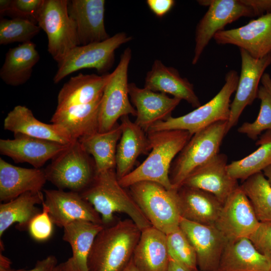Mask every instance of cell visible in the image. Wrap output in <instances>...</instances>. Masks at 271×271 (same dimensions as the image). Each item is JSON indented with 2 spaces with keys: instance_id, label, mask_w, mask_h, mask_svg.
Instances as JSON below:
<instances>
[{
  "instance_id": "cell-7",
  "label": "cell",
  "mask_w": 271,
  "mask_h": 271,
  "mask_svg": "<svg viewBox=\"0 0 271 271\" xmlns=\"http://www.w3.org/2000/svg\"><path fill=\"white\" fill-rule=\"evenodd\" d=\"M47 180L58 189L81 193L96 173L95 162L78 140L69 144L44 169Z\"/></svg>"
},
{
  "instance_id": "cell-32",
  "label": "cell",
  "mask_w": 271,
  "mask_h": 271,
  "mask_svg": "<svg viewBox=\"0 0 271 271\" xmlns=\"http://www.w3.org/2000/svg\"><path fill=\"white\" fill-rule=\"evenodd\" d=\"M121 133V126L117 123L108 131H97L78 140L86 152L92 156L96 173L115 169L116 148Z\"/></svg>"
},
{
  "instance_id": "cell-48",
  "label": "cell",
  "mask_w": 271,
  "mask_h": 271,
  "mask_svg": "<svg viewBox=\"0 0 271 271\" xmlns=\"http://www.w3.org/2000/svg\"><path fill=\"white\" fill-rule=\"evenodd\" d=\"M12 0L0 1V12L1 14L8 12L11 8Z\"/></svg>"
},
{
  "instance_id": "cell-17",
  "label": "cell",
  "mask_w": 271,
  "mask_h": 271,
  "mask_svg": "<svg viewBox=\"0 0 271 271\" xmlns=\"http://www.w3.org/2000/svg\"><path fill=\"white\" fill-rule=\"evenodd\" d=\"M227 165V156L219 153L191 172L182 186L210 193L223 204L228 197L239 187L238 180L229 174Z\"/></svg>"
},
{
  "instance_id": "cell-20",
  "label": "cell",
  "mask_w": 271,
  "mask_h": 271,
  "mask_svg": "<svg viewBox=\"0 0 271 271\" xmlns=\"http://www.w3.org/2000/svg\"><path fill=\"white\" fill-rule=\"evenodd\" d=\"M128 93L137 112L134 122L146 132L155 123L171 116L181 101L164 93L140 88L134 83L128 84Z\"/></svg>"
},
{
  "instance_id": "cell-15",
  "label": "cell",
  "mask_w": 271,
  "mask_h": 271,
  "mask_svg": "<svg viewBox=\"0 0 271 271\" xmlns=\"http://www.w3.org/2000/svg\"><path fill=\"white\" fill-rule=\"evenodd\" d=\"M180 228L193 245L200 271L218 269L223 251L228 242L214 225H203L181 218Z\"/></svg>"
},
{
  "instance_id": "cell-22",
  "label": "cell",
  "mask_w": 271,
  "mask_h": 271,
  "mask_svg": "<svg viewBox=\"0 0 271 271\" xmlns=\"http://www.w3.org/2000/svg\"><path fill=\"white\" fill-rule=\"evenodd\" d=\"M144 87L172 95L173 97L186 101L193 107L201 105L193 85L186 78L182 77L176 69L166 66L160 60H155L147 72Z\"/></svg>"
},
{
  "instance_id": "cell-52",
  "label": "cell",
  "mask_w": 271,
  "mask_h": 271,
  "mask_svg": "<svg viewBox=\"0 0 271 271\" xmlns=\"http://www.w3.org/2000/svg\"><path fill=\"white\" fill-rule=\"evenodd\" d=\"M23 268L21 269H12L10 267H0V271H23Z\"/></svg>"
},
{
  "instance_id": "cell-11",
  "label": "cell",
  "mask_w": 271,
  "mask_h": 271,
  "mask_svg": "<svg viewBox=\"0 0 271 271\" xmlns=\"http://www.w3.org/2000/svg\"><path fill=\"white\" fill-rule=\"evenodd\" d=\"M208 9L197 25L195 30V48L192 64L195 65L209 44L218 32L226 25L241 17H255L251 8L242 0L198 1Z\"/></svg>"
},
{
  "instance_id": "cell-12",
  "label": "cell",
  "mask_w": 271,
  "mask_h": 271,
  "mask_svg": "<svg viewBox=\"0 0 271 271\" xmlns=\"http://www.w3.org/2000/svg\"><path fill=\"white\" fill-rule=\"evenodd\" d=\"M259 224L248 198L239 186L223 203L214 225L231 241L249 238Z\"/></svg>"
},
{
  "instance_id": "cell-43",
  "label": "cell",
  "mask_w": 271,
  "mask_h": 271,
  "mask_svg": "<svg viewBox=\"0 0 271 271\" xmlns=\"http://www.w3.org/2000/svg\"><path fill=\"white\" fill-rule=\"evenodd\" d=\"M253 10L255 16L271 13V0H242Z\"/></svg>"
},
{
  "instance_id": "cell-53",
  "label": "cell",
  "mask_w": 271,
  "mask_h": 271,
  "mask_svg": "<svg viewBox=\"0 0 271 271\" xmlns=\"http://www.w3.org/2000/svg\"><path fill=\"white\" fill-rule=\"evenodd\" d=\"M195 271H200V270L199 269H198L197 270H196Z\"/></svg>"
},
{
  "instance_id": "cell-55",
  "label": "cell",
  "mask_w": 271,
  "mask_h": 271,
  "mask_svg": "<svg viewBox=\"0 0 271 271\" xmlns=\"http://www.w3.org/2000/svg\"><path fill=\"white\" fill-rule=\"evenodd\" d=\"M270 271H271V268H270Z\"/></svg>"
},
{
  "instance_id": "cell-38",
  "label": "cell",
  "mask_w": 271,
  "mask_h": 271,
  "mask_svg": "<svg viewBox=\"0 0 271 271\" xmlns=\"http://www.w3.org/2000/svg\"><path fill=\"white\" fill-rule=\"evenodd\" d=\"M257 98L260 101L256 119L252 122H244L237 129L252 140H256L263 131H271V94L262 85L259 86Z\"/></svg>"
},
{
  "instance_id": "cell-2",
  "label": "cell",
  "mask_w": 271,
  "mask_h": 271,
  "mask_svg": "<svg viewBox=\"0 0 271 271\" xmlns=\"http://www.w3.org/2000/svg\"><path fill=\"white\" fill-rule=\"evenodd\" d=\"M80 194L98 213L105 226L110 225L117 212L127 215L141 230L152 226L129 192L119 184L115 169L96 173Z\"/></svg>"
},
{
  "instance_id": "cell-8",
  "label": "cell",
  "mask_w": 271,
  "mask_h": 271,
  "mask_svg": "<svg viewBox=\"0 0 271 271\" xmlns=\"http://www.w3.org/2000/svg\"><path fill=\"white\" fill-rule=\"evenodd\" d=\"M67 0H44L35 22L46 34L48 51L57 63L80 46L75 23L68 12Z\"/></svg>"
},
{
  "instance_id": "cell-29",
  "label": "cell",
  "mask_w": 271,
  "mask_h": 271,
  "mask_svg": "<svg viewBox=\"0 0 271 271\" xmlns=\"http://www.w3.org/2000/svg\"><path fill=\"white\" fill-rule=\"evenodd\" d=\"M109 76L79 73L71 77L58 93L56 109L89 103L100 97Z\"/></svg>"
},
{
  "instance_id": "cell-33",
  "label": "cell",
  "mask_w": 271,
  "mask_h": 271,
  "mask_svg": "<svg viewBox=\"0 0 271 271\" xmlns=\"http://www.w3.org/2000/svg\"><path fill=\"white\" fill-rule=\"evenodd\" d=\"M44 195L42 191L29 192L0 205V237L15 223L19 229H28L31 219L40 211L36 206L43 203Z\"/></svg>"
},
{
  "instance_id": "cell-18",
  "label": "cell",
  "mask_w": 271,
  "mask_h": 271,
  "mask_svg": "<svg viewBox=\"0 0 271 271\" xmlns=\"http://www.w3.org/2000/svg\"><path fill=\"white\" fill-rule=\"evenodd\" d=\"M68 145L17 134L13 139L0 140V153L16 163H27L40 169Z\"/></svg>"
},
{
  "instance_id": "cell-47",
  "label": "cell",
  "mask_w": 271,
  "mask_h": 271,
  "mask_svg": "<svg viewBox=\"0 0 271 271\" xmlns=\"http://www.w3.org/2000/svg\"><path fill=\"white\" fill-rule=\"evenodd\" d=\"M167 271H188L179 264L170 258Z\"/></svg>"
},
{
  "instance_id": "cell-44",
  "label": "cell",
  "mask_w": 271,
  "mask_h": 271,
  "mask_svg": "<svg viewBox=\"0 0 271 271\" xmlns=\"http://www.w3.org/2000/svg\"><path fill=\"white\" fill-rule=\"evenodd\" d=\"M57 264L56 256L50 255L43 259L38 260L35 266L32 269L30 270L24 269L23 271H55Z\"/></svg>"
},
{
  "instance_id": "cell-14",
  "label": "cell",
  "mask_w": 271,
  "mask_h": 271,
  "mask_svg": "<svg viewBox=\"0 0 271 271\" xmlns=\"http://www.w3.org/2000/svg\"><path fill=\"white\" fill-rule=\"evenodd\" d=\"M213 39L218 44L233 45L255 58H262L271 53V13L240 27L220 31Z\"/></svg>"
},
{
  "instance_id": "cell-25",
  "label": "cell",
  "mask_w": 271,
  "mask_h": 271,
  "mask_svg": "<svg viewBox=\"0 0 271 271\" xmlns=\"http://www.w3.org/2000/svg\"><path fill=\"white\" fill-rule=\"evenodd\" d=\"M132 258L140 271H167V234L152 226L142 230Z\"/></svg>"
},
{
  "instance_id": "cell-35",
  "label": "cell",
  "mask_w": 271,
  "mask_h": 271,
  "mask_svg": "<svg viewBox=\"0 0 271 271\" xmlns=\"http://www.w3.org/2000/svg\"><path fill=\"white\" fill-rule=\"evenodd\" d=\"M240 187L248 198L258 220L271 223V186L262 172L248 178Z\"/></svg>"
},
{
  "instance_id": "cell-51",
  "label": "cell",
  "mask_w": 271,
  "mask_h": 271,
  "mask_svg": "<svg viewBox=\"0 0 271 271\" xmlns=\"http://www.w3.org/2000/svg\"><path fill=\"white\" fill-rule=\"evenodd\" d=\"M262 173L271 186V164L266 167Z\"/></svg>"
},
{
  "instance_id": "cell-6",
  "label": "cell",
  "mask_w": 271,
  "mask_h": 271,
  "mask_svg": "<svg viewBox=\"0 0 271 271\" xmlns=\"http://www.w3.org/2000/svg\"><path fill=\"white\" fill-rule=\"evenodd\" d=\"M129 193L152 226L166 234L179 228L181 219L177 190L144 181L128 187Z\"/></svg>"
},
{
  "instance_id": "cell-1",
  "label": "cell",
  "mask_w": 271,
  "mask_h": 271,
  "mask_svg": "<svg viewBox=\"0 0 271 271\" xmlns=\"http://www.w3.org/2000/svg\"><path fill=\"white\" fill-rule=\"evenodd\" d=\"M146 133L151 152L140 165L118 180L119 183L126 188L138 182L149 181L168 190L174 189L169 176L171 164L193 134L178 129Z\"/></svg>"
},
{
  "instance_id": "cell-42",
  "label": "cell",
  "mask_w": 271,
  "mask_h": 271,
  "mask_svg": "<svg viewBox=\"0 0 271 271\" xmlns=\"http://www.w3.org/2000/svg\"><path fill=\"white\" fill-rule=\"evenodd\" d=\"M174 0H147L146 3L150 10L158 17L162 18L167 14L175 5Z\"/></svg>"
},
{
  "instance_id": "cell-27",
  "label": "cell",
  "mask_w": 271,
  "mask_h": 271,
  "mask_svg": "<svg viewBox=\"0 0 271 271\" xmlns=\"http://www.w3.org/2000/svg\"><path fill=\"white\" fill-rule=\"evenodd\" d=\"M101 97L89 103L56 109L50 122L62 127L72 141L98 131Z\"/></svg>"
},
{
  "instance_id": "cell-28",
  "label": "cell",
  "mask_w": 271,
  "mask_h": 271,
  "mask_svg": "<svg viewBox=\"0 0 271 271\" xmlns=\"http://www.w3.org/2000/svg\"><path fill=\"white\" fill-rule=\"evenodd\" d=\"M271 261L256 248L249 238L228 241L222 254L220 271H270Z\"/></svg>"
},
{
  "instance_id": "cell-40",
  "label": "cell",
  "mask_w": 271,
  "mask_h": 271,
  "mask_svg": "<svg viewBox=\"0 0 271 271\" xmlns=\"http://www.w3.org/2000/svg\"><path fill=\"white\" fill-rule=\"evenodd\" d=\"M256 248L271 261V223H261L249 237Z\"/></svg>"
},
{
  "instance_id": "cell-45",
  "label": "cell",
  "mask_w": 271,
  "mask_h": 271,
  "mask_svg": "<svg viewBox=\"0 0 271 271\" xmlns=\"http://www.w3.org/2000/svg\"><path fill=\"white\" fill-rule=\"evenodd\" d=\"M55 271H74L71 265L70 260L68 259L66 261L58 264Z\"/></svg>"
},
{
  "instance_id": "cell-54",
  "label": "cell",
  "mask_w": 271,
  "mask_h": 271,
  "mask_svg": "<svg viewBox=\"0 0 271 271\" xmlns=\"http://www.w3.org/2000/svg\"><path fill=\"white\" fill-rule=\"evenodd\" d=\"M215 271H220V270H215Z\"/></svg>"
},
{
  "instance_id": "cell-26",
  "label": "cell",
  "mask_w": 271,
  "mask_h": 271,
  "mask_svg": "<svg viewBox=\"0 0 271 271\" xmlns=\"http://www.w3.org/2000/svg\"><path fill=\"white\" fill-rule=\"evenodd\" d=\"M177 191L182 218L203 225H215L223 204L214 195L185 186Z\"/></svg>"
},
{
  "instance_id": "cell-21",
  "label": "cell",
  "mask_w": 271,
  "mask_h": 271,
  "mask_svg": "<svg viewBox=\"0 0 271 271\" xmlns=\"http://www.w3.org/2000/svg\"><path fill=\"white\" fill-rule=\"evenodd\" d=\"M4 127L14 134H23L63 145L74 141L60 126L40 121L31 109L23 105L16 106L8 113Z\"/></svg>"
},
{
  "instance_id": "cell-10",
  "label": "cell",
  "mask_w": 271,
  "mask_h": 271,
  "mask_svg": "<svg viewBox=\"0 0 271 271\" xmlns=\"http://www.w3.org/2000/svg\"><path fill=\"white\" fill-rule=\"evenodd\" d=\"M131 39L125 33L119 32L103 41L75 47L58 63L54 83H58L82 69L93 68L99 73L106 74L113 66L115 50Z\"/></svg>"
},
{
  "instance_id": "cell-5",
  "label": "cell",
  "mask_w": 271,
  "mask_h": 271,
  "mask_svg": "<svg viewBox=\"0 0 271 271\" xmlns=\"http://www.w3.org/2000/svg\"><path fill=\"white\" fill-rule=\"evenodd\" d=\"M227 125V121H218L192 136L171 164L169 176L174 189L178 190L191 172L219 154Z\"/></svg>"
},
{
  "instance_id": "cell-41",
  "label": "cell",
  "mask_w": 271,
  "mask_h": 271,
  "mask_svg": "<svg viewBox=\"0 0 271 271\" xmlns=\"http://www.w3.org/2000/svg\"><path fill=\"white\" fill-rule=\"evenodd\" d=\"M44 0H12L8 13L16 14L18 17L29 19L34 22L35 17ZM30 20V19H29Z\"/></svg>"
},
{
  "instance_id": "cell-24",
  "label": "cell",
  "mask_w": 271,
  "mask_h": 271,
  "mask_svg": "<svg viewBox=\"0 0 271 271\" xmlns=\"http://www.w3.org/2000/svg\"><path fill=\"white\" fill-rule=\"evenodd\" d=\"M122 133L116 152L115 172L118 180L132 171L138 157L151 151L147 133L128 115L120 118Z\"/></svg>"
},
{
  "instance_id": "cell-23",
  "label": "cell",
  "mask_w": 271,
  "mask_h": 271,
  "mask_svg": "<svg viewBox=\"0 0 271 271\" xmlns=\"http://www.w3.org/2000/svg\"><path fill=\"white\" fill-rule=\"evenodd\" d=\"M46 181L44 169L18 167L0 158L1 201H9L26 192H41Z\"/></svg>"
},
{
  "instance_id": "cell-39",
  "label": "cell",
  "mask_w": 271,
  "mask_h": 271,
  "mask_svg": "<svg viewBox=\"0 0 271 271\" xmlns=\"http://www.w3.org/2000/svg\"><path fill=\"white\" fill-rule=\"evenodd\" d=\"M53 224L48 208L43 202L42 211L31 219L28 229L34 239L39 241H45L52 235Z\"/></svg>"
},
{
  "instance_id": "cell-19",
  "label": "cell",
  "mask_w": 271,
  "mask_h": 271,
  "mask_svg": "<svg viewBox=\"0 0 271 271\" xmlns=\"http://www.w3.org/2000/svg\"><path fill=\"white\" fill-rule=\"evenodd\" d=\"M104 0L68 1V12L76 27L79 45L103 41L110 38L104 25Z\"/></svg>"
},
{
  "instance_id": "cell-30",
  "label": "cell",
  "mask_w": 271,
  "mask_h": 271,
  "mask_svg": "<svg viewBox=\"0 0 271 271\" xmlns=\"http://www.w3.org/2000/svg\"><path fill=\"white\" fill-rule=\"evenodd\" d=\"M104 226L101 224L78 220L63 227L62 238L71 247L72 256L69 260L74 271H89L90 251L96 236Z\"/></svg>"
},
{
  "instance_id": "cell-46",
  "label": "cell",
  "mask_w": 271,
  "mask_h": 271,
  "mask_svg": "<svg viewBox=\"0 0 271 271\" xmlns=\"http://www.w3.org/2000/svg\"><path fill=\"white\" fill-rule=\"evenodd\" d=\"M262 85L271 94V77L269 74L264 73L261 79Z\"/></svg>"
},
{
  "instance_id": "cell-3",
  "label": "cell",
  "mask_w": 271,
  "mask_h": 271,
  "mask_svg": "<svg viewBox=\"0 0 271 271\" xmlns=\"http://www.w3.org/2000/svg\"><path fill=\"white\" fill-rule=\"evenodd\" d=\"M141 232L130 219L104 226L90 251L89 271H121L132 258Z\"/></svg>"
},
{
  "instance_id": "cell-34",
  "label": "cell",
  "mask_w": 271,
  "mask_h": 271,
  "mask_svg": "<svg viewBox=\"0 0 271 271\" xmlns=\"http://www.w3.org/2000/svg\"><path fill=\"white\" fill-rule=\"evenodd\" d=\"M256 145L259 147L251 154L228 164L227 171L232 177L244 181L271 164V131L262 134Z\"/></svg>"
},
{
  "instance_id": "cell-36",
  "label": "cell",
  "mask_w": 271,
  "mask_h": 271,
  "mask_svg": "<svg viewBox=\"0 0 271 271\" xmlns=\"http://www.w3.org/2000/svg\"><path fill=\"white\" fill-rule=\"evenodd\" d=\"M40 30L38 25L28 19L19 17L10 20L1 19L0 44L31 42V40L40 32Z\"/></svg>"
},
{
  "instance_id": "cell-9",
  "label": "cell",
  "mask_w": 271,
  "mask_h": 271,
  "mask_svg": "<svg viewBox=\"0 0 271 271\" xmlns=\"http://www.w3.org/2000/svg\"><path fill=\"white\" fill-rule=\"evenodd\" d=\"M131 55V50L126 48L115 69L109 73L99 107L98 132L110 130L123 116H137V110L130 103L128 93V69Z\"/></svg>"
},
{
  "instance_id": "cell-49",
  "label": "cell",
  "mask_w": 271,
  "mask_h": 271,
  "mask_svg": "<svg viewBox=\"0 0 271 271\" xmlns=\"http://www.w3.org/2000/svg\"><path fill=\"white\" fill-rule=\"evenodd\" d=\"M11 261L6 256H4L2 252L0 253V267H10Z\"/></svg>"
},
{
  "instance_id": "cell-4",
  "label": "cell",
  "mask_w": 271,
  "mask_h": 271,
  "mask_svg": "<svg viewBox=\"0 0 271 271\" xmlns=\"http://www.w3.org/2000/svg\"><path fill=\"white\" fill-rule=\"evenodd\" d=\"M239 76L234 70L229 71L225 83L210 101L194 110L179 117L170 116L153 124L147 132L167 130H184L194 134L218 121L228 120L230 113V98L236 91Z\"/></svg>"
},
{
  "instance_id": "cell-50",
  "label": "cell",
  "mask_w": 271,
  "mask_h": 271,
  "mask_svg": "<svg viewBox=\"0 0 271 271\" xmlns=\"http://www.w3.org/2000/svg\"><path fill=\"white\" fill-rule=\"evenodd\" d=\"M121 271H140L134 265L131 258L127 264Z\"/></svg>"
},
{
  "instance_id": "cell-31",
  "label": "cell",
  "mask_w": 271,
  "mask_h": 271,
  "mask_svg": "<svg viewBox=\"0 0 271 271\" xmlns=\"http://www.w3.org/2000/svg\"><path fill=\"white\" fill-rule=\"evenodd\" d=\"M40 59L36 45L32 42L10 48L6 54L0 77L7 85L18 86L31 78L33 69Z\"/></svg>"
},
{
  "instance_id": "cell-16",
  "label": "cell",
  "mask_w": 271,
  "mask_h": 271,
  "mask_svg": "<svg viewBox=\"0 0 271 271\" xmlns=\"http://www.w3.org/2000/svg\"><path fill=\"white\" fill-rule=\"evenodd\" d=\"M43 192L44 203L53 224L57 226L63 228L78 220L103 224L100 215L80 193L59 189H44Z\"/></svg>"
},
{
  "instance_id": "cell-37",
  "label": "cell",
  "mask_w": 271,
  "mask_h": 271,
  "mask_svg": "<svg viewBox=\"0 0 271 271\" xmlns=\"http://www.w3.org/2000/svg\"><path fill=\"white\" fill-rule=\"evenodd\" d=\"M167 245L170 258L188 271L198 269L195 250L180 228L167 234Z\"/></svg>"
},
{
  "instance_id": "cell-13",
  "label": "cell",
  "mask_w": 271,
  "mask_h": 271,
  "mask_svg": "<svg viewBox=\"0 0 271 271\" xmlns=\"http://www.w3.org/2000/svg\"><path fill=\"white\" fill-rule=\"evenodd\" d=\"M240 49L241 73L236 93L230 105L227 131L237 123L243 110L257 98L259 83L265 69L271 64V53L261 58H255L243 49Z\"/></svg>"
}]
</instances>
